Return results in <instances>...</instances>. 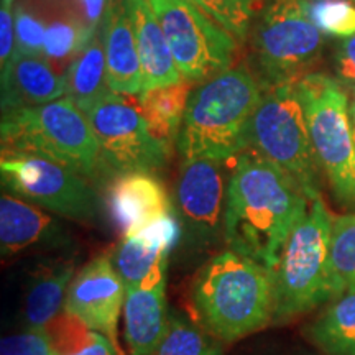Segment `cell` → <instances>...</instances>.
Instances as JSON below:
<instances>
[{
    "label": "cell",
    "instance_id": "obj_19",
    "mask_svg": "<svg viewBox=\"0 0 355 355\" xmlns=\"http://www.w3.org/2000/svg\"><path fill=\"white\" fill-rule=\"evenodd\" d=\"M61 243V230L53 217L35 204L12 194L0 198V254L10 259L38 245Z\"/></svg>",
    "mask_w": 355,
    "mask_h": 355
},
{
    "label": "cell",
    "instance_id": "obj_7",
    "mask_svg": "<svg viewBox=\"0 0 355 355\" xmlns=\"http://www.w3.org/2000/svg\"><path fill=\"white\" fill-rule=\"evenodd\" d=\"M318 163L336 198L355 206V141L349 96L337 79L311 73L296 83Z\"/></svg>",
    "mask_w": 355,
    "mask_h": 355
},
{
    "label": "cell",
    "instance_id": "obj_37",
    "mask_svg": "<svg viewBox=\"0 0 355 355\" xmlns=\"http://www.w3.org/2000/svg\"><path fill=\"white\" fill-rule=\"evenodd\" d=\"M13 0H2V7H12Z\"/></svg>",
    "mask_w": 355,
    "mask_h": 355
},
{
    "label": "cell",
    "instance_id": "obj_36",
    "mask_svg": "<svg viewBox=\"0 0 355 355\" xmlns=\"http://www.w3.org/2000/svg\"><path fill=\"white\" fill-rule=\"evenodd\" d=\"M350 117H352V122H355V87H354V99H352V104H350Z\"/></svg>",
    "mask_w": 355,
    "mask_h": 355
},
{
    "label": "cell",
    "instance_id": "obj_16",
    "mask_svg": "<svg viewBox=\"0 0 355 355\" xmlns=\"http://www.w3.org/2000/svg\"><path fill=\"white\" fill-rule=\"evenodd\" d=\"M99 30L104 42L109 87L122 96H140L141 64L127 0H107Z\"/></svg>",
    "mask_w": 355,
    "mask_h": 355
},
{
    "label": "cell",
    "instance_id": "obj_20",
    "mask_svg": "<svg viewBox=\"0 0 355 355\" xmlns=\"http://www.w3.org/2000/svg\"><path fill=\"white\" fill-rule=\"evenodd\" d=\"M123 319L128 354L153 355L166 334L170 321L166 308V283L127 291Z\"/></svg>",
    "mask_w": 355,
    "mask_h": 355
},
{
    "label": "cell",
    "instance_id": "obj_8",
    "mask_svg": "<svg viewBox=\"0 0 355 355\" xmlns=\"http://www.w3.org/2000/svg\"><path fill=\"white\" fill-rule=\"evenodd\" d=\"M324 35L306 13L304 0H270L254 30V56L265 87L298 83L311 74Z\"/></svg>",
    "mask_w": 355,
    "mask_h": 355
},
{
    "label": "cell",
    "instance_id": "obj_33",
    "mask_svg": "<svg viewBox=\"0 0 355 355\" xmlns=\"http://www.w3.org/2000/svg\"><path fill=\"white\" fill-rule=\"evenodd\" d=\"M15 55V15L12 7H2L0 10V63L2 69Z\"/></svg>",
    "mask_w": 355,
    "mask_h": 355
},
{
    "label": "cell",
    "instance_id": "obj_24",
    "mask_svg": "<svg viewBox=\"0 0 355 355\" xmlns=\"http://www.w3.org/2000/svg\"><path fill=\"white\" fill-rule=\"evenodd\" d=\"M189 81L153 87L140 94V110L155 137L170 146L176 144L191 96Z\"/></svg>",
    "mask_w": 355,
    "mask_h": 355
},
{
    "label": "cell",
    "instance_id": "obj_13",
    "mask_svg": "<svg viewBox=\"0 0 355 355\" xmlns=\"http://www.w3.org/2000/svg\"><path fill=\"white\" fill-rule=\"evenodd\" d=\"M125 296L127 290L112 259L99 255L74 275L63 309L69 318L87 329L101 332L117 345V322Z\"/></svg>",
    "mask_w": 355,
    "mask_h": 355
},
{
    "label": "cell",
    "instance_id": "obj_21",
    "mask_svg": "<svg viewBox=\"0 0 355 355\" xmlns=\"http://www.w3.org/2000/svg\"><path fill=\"white\" fill-rule=\"evenodd\" d=\"M73 278V259H48L35 266L24 298L25 329H46L55 321Z\"/></svg>",
    "mask_w": 355,
    "mask_h": 355
},
{
    "label": "cell",
    "instance_id": "obj_35",
    "mask_svg": "<svg viewBox=\"0 0 355 355\" xmlns=\"http://www.w3.org/2000/svg\"><path fill=\"white\" fill-rule=\"evenodd\" d=\"M79 2L83 6L84 17H86V25L97 32L101 28V21L102 17H104L107 0H79Z\"/></svg>",
    "mask_w": 355,
    "mask_h": 355
},
{
    "label": "cell",
    "instance_id": "obj_26",
    "mask_svg": "<svg viewBox=\"0 0 355 355\" xmlns=\"http://www.w3.org/2000/svg\"><path fill=\"white\" fill-rule=\"evenodd\" d=\"M331 265L343 293L355 288V214L332 220Z\"/></svg>",
    "mask_w": 355,
    "mask_h": 355
},
{
    "label": "cell",
    "instance_id": "obj_5",
    "mask_svg": "<svg viewBox=\"0 0 355 355\" xmlns=\"http://www.w3.org/2000/svg\"><path fill=\"white\" fill-rule=\"evenodd\" d=\"M2 153L35 155L92 180L107 170L83 110L68 97L2 114Z\"/></svg>",
    "mask_w": 355,
    "mask_h": 355
},
{
    "label": "cell",
    "instance_id": "obj_14",
    "mask_svg": "<svg viewBox=\"0 0 355 355\" xmlns=\"http://www.w3.org/2000/svg\"><path fill=\"white\" fill-rule=\"evenodd\" d=\"M180 222L166 216L125 234L112 254V263L127 291L166 283L173 250L180 243Z\"/></svg>",
    "mask_w": 355,
    "mask_h": 355
},
{
    "label": "cell",
    "instance_id": "obj_27",
    "mask_svg": "<svg viewBox=\"0 0 355 355\" xmlns=\"http://www.w3.org/2000/svg\"><path fill=\"white\" fill-rule=\"evenodd\" d=\"M212 20L225 28L237 43H243L250 32L260 0H193Z\"/></svg>",
    "mask_w": 355,
    "mask_h": 355
},
{
    "label": "cell",
    "instance_id": "obj_34",
    "mask_svg": "<svg viewBox=\"0 0 355 355\" xmlns=\"http://www.w3.org/2000/svg\"><path fill=\"white\" fill-rule=\"evenodd\" d=\"M337 73L345 84L355 87V35L344 38L337 50Z\"/></svg>",
    "mask_w": 355,
    "mask_h": 355
},
{
    "label": "cell",
    "instance_id": "obj_15",
    "mask_svg": "<svg viewBox=\"0 0 355 355\" xmlns=\"http://www.w3.org/2000/svg\"><path fill=\"white\" fill-rule=\"evenodd\" d=\"M107 207L115 227L123 235L175 216L165 186L153 173L117 175L107 191Z\"/></svg>",
    "mask_w": 355,
    "mask_h": 355
},
{
    "label": "cell",
    "instance_id": "obj_23",
    "mask_svg": "<svg viewBox=\"0 0 355 355\" xmlns=\"http://www.w3.org/2000/svg\"><path fill=\"white\" fill-rule=\"evenodd\" d=\"M64 78V97L73 101L81 110L112 91L107 83V63H105L101 30L92 37L87 46L71 61Z\"/></svg>",
    "mask_w": 355,
    "mask_h": 355
},
{
    "label": "cell",
    "instance_id": "obj_3",
    "mask_svg": "<svg viewBox=\"0 0 355 355\" xmlns=\"http://www.w3.org/2000/svg\"><path fill=\"white\" fill-rule=\"evenodd\" d=\"M265 86L247 66L230 68L191 92L176 146L183 159L225 163L248 148L250 123Z\"/></svg>",
    "mask_w": 355,
    "mask_h": 355
},
{
    "label": "cell",
    "instance_id": "obj_10",
    "mask_svg": "<svg viewBox=\"0 0 355 355\" xmlns=\"http://www.w3.org/2000/svg\"><path fill=\"white\" fill-rule=\"evenodd\" d=\"M99 141L107 170L155 173L166 166L171 146L153 135L148 122L125 97L110 91L83 110Z\"/></svg>",
    "mask_w": 355,
    "mask_h": 355
},
{
    "label": "cell",
    "instance_id": "obj_12",
    "mask_svg": "<svg viewBox=\"0 0 355 355\" xmlns=\"http://www.w3.org/2000/svg\"><path fill=\"white\" fill-rule=\"evenodd\" d=\"M222 163L214 159H183L176 184L180 243L189 259L209 254L224 241L225 194Z\"/></svg>",
    "mask_w": 355,
    "mask_h": 355
},
{
    "label": "cell",
    "instance_id": "obj_4",
    "mask_svg": "<svg viewBox=\"0 0 355 355\" xmlns=\"http://www.w3.org/2000/svg\"><path fill=\"white\" fill-rule=\"evenodd\" d=\"M332 220L334 216L318 196L293 229L273 272V321H290L343 295L331 265Z\"/></svg>",
    "mask_w": 355,
    "mask_h": 355
},
{
    "label": "cell",
    "instance_id": "obj_28",
    "mask_svg": "<svg viewBox=\"0 0 355 355\" xmlns=\"http://www.w3.org/2000/svg\"><path fill=\"white\" fill-rule=\"evenodd\" d=\"M309 20L324 35L349 38L355 35V7L347 0H304Z\"/></svg>",
    "mask_w": 355,
    "mask_h": 355
},
{
    "label": "cell",
    "instance_id": "obj_1",
    "mask_svg": "<svg viewBox=\"0 0 355 355\" xmlns=\"http://www.w3.org/2000/svg\"><path fill=\"white\" fill-rule=\"evenodd\" d=\"M309 202L295 178L254 150H243L225 194V247L275 272Z\"/></svg>",
    "mask_w": 355,
    "mask_h": 355
},
{
    "label": "cell",
    "instance_id": "obj_29",
    "mask_svg": "<svg viewBox=\"0 0 355 355\" xmlns=\"http://www.w3.org/2000/svg\"><path fill=\"white\" fill-rule=\"evenodd\" d=\"M97 32L78 21H55L46 28L43 56L50 61H64L69 56L74 60Z\"/></svg>",
    "mask_w": 355,
    "mask_h": 355
},
{
    "label": "cell",
    "instance_id": "obj_9",
    "mask_svg": "<svg viewBox=\"0 0 355 355\" xmlns=\"http://www.w3.org/2000/svg\"><path fill=\"white\" fill-rule=\"evenodd\" d=\"M181 76L202 83L232 68L239 43L193 0H148Z\"/></svg>",
    "mask_w": 355,
    "mask_h": 355
},
{
    "label": "cell",
    "instance_id": "obj_2",
    "mask_svg": "<svg viewBox=\"0 0 355 355\" xmlns=\"http://www.w3.org/2000/svg\"><path fill=\"white\" fill-rule=\"evenodd\" d=\"M191 296L199 326L220 343H237L273 321L275 275L227 248L201 266Z\"/></svg>",
    "mask_w": 355,
    "mask_h": 355
},
{
    "label": "cell",
    "instance_id": "obj_18",
    "mask_svg": "<svg viewBox=\"0 0 355 355\" xmlns=\"http://www.w3.org/2000/svg\"><path fill=\"white\" fill-rule=\"evenodd\" d=\"M141 64V92L183 81L148 0H127Z\"/></svg>",
    "mask_w": 355,
    "mask_h": 355
},
{
    "label": "cell",
    "instance_id": "obj_17",
    "mask_svg": "<svg viewBox=\"0 0 355 355\" xmlns=\"http://www.w3.org/2000/svg\"><path fill=\"white\" fill-rule=\"evenodd\" d=\"M66 78L58 76L44 56L15 53L2 69V114L63 99Z\"/></svg>",
    "mask_w": 355,
    "mask_h": 355
},
{
    "label": "cell",
    "instance_id": "obj_31",
    "mask_svg": "<svg viewBox=\"0 0 355 355\" xmlns=\"http://www.w3.org/2000/svg\"><path fill=\"white\" fill-rule=\"evenodd\" d=\"M15 53L30 56H43L46 30L37 17L17 7L15 12Z\"/></svg>",
    "mask_w": 355,
    "mask_h": 355
},
{
    "label": "cell",
    "instance_id": "obj_11",
    "mask_svg": "<svg viewBox=\"0 0 355 355\" xmlns=\"http://www.w3.org/2000/svg\"><path fill=\"white\" fill-rule=\"evenodd\" d=\"M2 184L20 199L66 219H94L96 194L87 180L51 159L24 153H2Z\"/></svg>",
    "mask_w": 355,
    "mask_h": 355
},
{
    "label": "cell",
    "instance_id": "obj_30",
    "mask_svg": "<svg viewBox=\"0 0 355 355\" xmlns=\"http://www.w3.org/2000/svg\"><path fill=\"white\" fill-rule=\"evenodd\" d=\"M53 337L46 329H24L6 336L0 343V355H55Z\"/></svg>",
    "mask_w": 355,
    "mask_h": 355
},
{
    "label": "cell",
    "instance_id": "obj_25",
    "mask_svg": "<svg viewBox=\"0 0 355 355\" xmlns=\"http://www.w3.org/2000/svg\"><path fill=\"white\" fill-rule=\"evenodd\" d=\"M153 355H224V349L199 324L171 309L166 334Z\"/></svg>",
    "mask_w": 355,
    "mask_h": 355
},
{
    "label": "cell",
    "instance_id": "obj_6",
    "mask_svg": "<svg viewBox=\"0 0 355 355\" xmlns=\"http://www.w3.org/2000/svg\"><path fill=\"white\" fill-rule=\"evenodd\" d=\"M248 148L298 181L309 201L319 193V166L296 83L265 87L248 133Z\"/></svg>",
    "mask_w": 355,
    "mask_h": 355
},
{
    "label": "cell",
    "instance_id": "obj_22",
    "mask_svg": "<svg viewBox=\"0 0 355 355\" xmlns=\"http://www.w3.org/2000/svg\"><path fill=\"white\" fill-rule=\"evenodd\" d=\"M306 336L324 355H355V288L332 300Z\"/></svg>",
    "mask_w": 355,
    "mask_h": 355
},
{
    "label": "cell",
    "instance_id": "obj_32",
    "mask_svg": "<svg viewBox=\"0 0 355 355\" xmlns=\"http://www.w3.org/2000/svg\"><path fill=\"white\" fill-rule=\"evenodd\" d=\"M55 355H121L119 347L112 340L107 339L101 332L89 329L84 336V344L78 349L71 350H58L55 349Z\"/></svg>",
    "mask_w": 355,
    "mask_h": 355
}]
</instances>
